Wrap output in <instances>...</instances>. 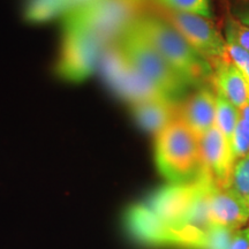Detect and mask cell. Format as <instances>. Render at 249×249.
Masks as SVG:
<instances>
[{
	"mask_svg": "<svg viewBox=\"0 0 249 249\" xmlns=\"http://www.w3.org/2000/svg\"><path fill=\"white\" fill-rule=\"evenodd\" d=\"M97 71H101L103 80L111 91L130 105L148 99L170 97L127 60L117 43L105 50Z\"/></svg>",
	"mask_w": 249,
	"mask_h": 249,
	"instance_id": "obj_5",
	"label": "cell"
},
{
	"mask_svg": "<svg viewBox=\"0 0 249 249\" xmlns=\"http://www.w3.org/2000/svg\"><path fill=\"white\" fill-rule=\"evenodd\" d=\"M202 163L219 186H227L231 176L233 163L229 143L214 126L204 135L198 138Z\"/></svg>",
	"mask_w": 249,
	"mask_h": 249,
	"instance_id": "obj_10",
	"label": "cell"
},
{
	"mask_svg": "<svg viewBox=\"0 0 249 249\" xmlns=\"http://www.w3.org/2000/svg\"><path fill=\"white\" fill-rule=\"evenodd\" d=\"M225 37H229L249 52V27L241 23L235 18H229L225 28Z\"/></svg>",
	"mask_w": 249,
	"mask_h": 249,
	"instance_id": "obj_20",
	"label": "cell"
},
{
	"mask_svg": "<svg viewBox=\"0 0 249 249\" xmlns=\"http://www.w3.org/2000/svg\"><path fill=\"white\" fill-rule=\"evenodd\" d=\"M166 12L163 17L205 59L210 62L229 59L225 37L220 35L216 27L210 22V18L181 12Z\"/></svg>",
	"mask_w": 249,
	"mask_h": 249,
	"instance_id": "obj_8",
	"label": "cell"
},
{
	"mask_svg": "<svg viewBox=\"0 0 249 249\" xmlns=\"http://www.w3.org/2000/svg\"><path fill=\"white\" fill-rule=\"evenodd\" d=\"M138 1H140V2H141V4H143V2H144L145 0H138Z\"/></svg>",
	"mask_w": 249,
	"mask_h": 249,
	"instance_id": "obj_23",
	"label": "cell"
},
{
	"mask_svg": "<svg viewBox=\"0 0 249 249\" xmlns=\"http://www.w3.org/2000/svg\"><path fill=\"white\" fill-rule=\"evenodd\" d=\"M155 157L157 169L170 182H188L203 171L200 141L181 118L156 134Z\"/></svg>",
	"mask_w": 249,
	"mask_h": 249,
	"instance_id": "obj_2",
	"label": "cell"
},
{
	"mask_svg": "<svg viewBox=\"0 0 249 249\" xmlns=\"http://www.w3.org/2000/svg\"><path fill=\"white\" fill-rule=\"evenodd\" d=\"M180 105L177 98L161 97L143 101L132 105L134 120L140 128L157 134L179 117Z\"/></svg>",
	"mask_w": 249,
	"mask_h": 249,
	"instance_id": "obj_12",
	"label": "cell"
},
{
	"mask_svg": "<svg viewBox=\"0 0 249 249\" xmlns=\"http://www.w3.org/2000/svg\"><path fill=\"white\" fill-rule=\"evenodd\" d=\"M93 0H22L23 18L30 24L64 20L74 11Z\"/></svg>",
	"mask_w": 249,
	"mask_h": 249,
	"instance_id": "obj_14",
	"label": "cell"
},
{
	"mask_svg": "<svg viewBox=\"0 0 249 249\" xmlns=\"http://www.w3.org/2000/svg\"><path fill=\"white\" fill-rule=\"evenodd\" d=\"M213 81L216 91L222 93L236 108L249 102V85L235 65L229 59L213 61Z\"/></svg>",
	"mask_w": 249,
	"mask_h": 249,
	"instance_id": "obj_13",
	"label": "cell"
},
{
	"mask_svg": "<svg viewBox=\"0 0 249 249\" xmlns=\"http://www.w3.org/2000/svg\"><path fill=\"white\" fill-rule=\"evenodd\" d=\"M227 249H249V226L241 227L233 233Z\"/></svg>",
	"mask_w": 249,
	"mask_h": 249,
	"instance_id": "obj_21",
	"label": "cell"
},
{
	"mask_svg": "<svg viewBox=\"0 0 249 249\" xmlns=\"http://www.w3.org/2000/svg\"><path fill=\"white\" fill-rule=\"evenodd\" d=\"M234 18L238 21H240L241 23L246 24L249 27V7L240 8L238 11L234 12Z\"/></svg>",
	"mask_w": 249,
	"mask_h": 249,
	"instance_id": "obj_22",
	"label": "cell"
},
{
	"mask_svg": "<svg viewBox=\"0 0 249 249\" xmlns=\"http://www.w3.org/2000/svg\"><path fill=\"white\" fill-rule=\"evenodd\" d=\"M116 43L127 60L167 96L178 98L189 88L139 30L135 21Z\"/></svg>",
	"mask_w": 249,
	"mask_h": 249,
	"instance_id": "obj_4",
	"label": "cell"
},
{
	"mask_svg": "<svg viewBox=\"0 0 249 249\" xmlns=\"http://www.w3.org/2000/svg\"><path fill=\"white\" fill-rule=\"evenodd\" d=\"M126 225L136 240L150 246H171L183 249H203L205 232L179 231L160 222L145 203L132 205L126 213Z\"/></svg>",
	"mask_w": 249,
	"mask_h": 249,
	"instance_id": "obj_7",
	"label": "cell"
},
{
	"mask_svg": "<svg viewBox=\"0 0 249 249\" xmlns=\"http://www.w3.org/2000/svg\"><path fill=\"white\" fill-rule=\"evenodd\" d=\"M107 43L70 20H62L54 59V74L66 82L79 83L98 70Z\"/></svg>",
	"mask_w": 249,
	"mask_h": 249,
	"instance_id": "obj_3",
	"label": "cell"
},
{
	"mask_svg": "<svg viewBox=\"0 0 249 249\" xmlns=\"http://www.w3.org/2000/svg\"><path fill=\"white\" fill-rule=\"evenodd\" d=\"M239 120V108L227 101L222 93L216 91V123L214 124L220 130L231 148V140L234 133L236 123Z\"/></svg>",
	"mask_w": 249,
	"mask_h": 249,
	"instance_id": "obj_15",
	"label": "cell"
},
{
	"mask_svg": "<svg viewBox=\"0 0 249 249\" xmlns=\"http://www.w3.org/2000/svg\"><path fill=\"white\" fill-rule=\"evenodd\" d=\"M154 1L166 11L195 14L207 18H213L210 0H154Z\"/></svg>",
	"mask_w": 249,
	"mask_h": 249,
	"instance_id": "obj_17",
	"label": "cell"
},
{
	"mask_svg": "<svg viewBox=\"0 0 249 249\" xmlns=\"http://www.w3.org/2000/svg\"><path fill=\"white\" fill-rule=\"evenodd\" d=\"M179 116L197 138L204 135L216 123V92L202 87L180 105Z\"/></svg>",
	"mask_w": 249,
	"mask_h": 249,
	"instance_id": "obj_11",
	"label": "cell"
},
{
	"mask_svg": "<svg viewBox=\"0 0 249 249\" xmlns=\"http://www.w3.org/2000/svg\"><path fill=\"white\" fill-rule=\"evenodd\" d=\"M209 176L211 174L203 169L197 178L192 181L171 182L156 191L145 204L160 222L172 229L179 231H203L191 229L187 226V222L193 205Z\"/></svg>",
	"mask_w": 249,
	"mask_h": 249,
	"instance_id": "obj_6",
	"label": "cell"
},
{
	"mask_svg": "<svg viewBox=\"0 0 249 249\" xmlns=\"http://www.w3.org/2000/svg\"><path fill=\"white\" fill-rule=\"evenodd\" d=\"M225 39L227 45V54H229L230 60L241 71L249 85V52L240 48L234 40L229 38V37H225Z\"/></svg>",
	"mask_w": 249,
	"mask_h": 249,
	"instance_id": "obj_19",
	"label": "cell"
},
{
	"mask_svg": "<svg viewBox=\"0 0 249 249\" xmlns=\"http://www.w3.org/2000/svg\"><path fill=\"white\" fill-rule=\"evenodd\" d=\"M249 151V129L245 126V124L239 119L236 123L234 133L231 140V154L232 160L235 164L236 160Z\"/></svg>",
	"mask_w": 249,
	"mask_h": 249,
	"instance_id": "obj_18",
	"label": "cell"
},
{
	"mask_svg": "<svg viewBox=\"0 0 249 249\" xmlns=\"http://www.w3.org/2000/svg\"><path fill=\"white\" fill-rule=\"evenodd\" d=\"M211 225L239 230L249 220V205L227 186L211 182L208 193Z\"/></svg>",
	"mask_w": 249,
	"mask_h": 249,
	"instance_id": "obj_9",
	"label": "cell"
},
{
	"mask_svg": "<svg viewBox=\"0 0 249 249\" xmlns=\"http://www.w3.org/2000/svg\"><path fill=\"white\" fill-rule=\"evenodd\" d=\"M227 187L249 205V151L233 165Z\"/></svg>",
	"mask_w": 249,
	"mask_h": 249,
	"instance_id": "obj_16",
	"label": "cell"
},
{
	"mask_svg": "<svg viewBox=\"0 0 249 249\" xmlns=\"http://www.w3.org/2000/svg\"><path fill=\"white\" fill-rule=\"evenodd\" d=\"M135 26L149 39L188 87H198L213 77L211 62L198 53L163 15L140 13Z\"/></svg>",
	"mask_w": 249,
	"mask_h": 249,
	"instance_id": "obj_1",
	"label": "cell"
}]
</instances>
